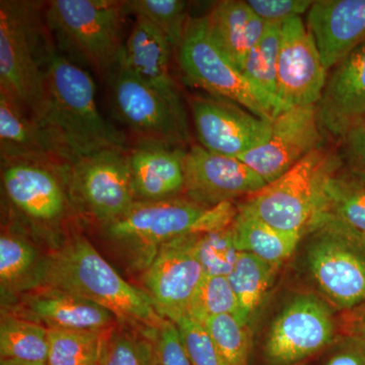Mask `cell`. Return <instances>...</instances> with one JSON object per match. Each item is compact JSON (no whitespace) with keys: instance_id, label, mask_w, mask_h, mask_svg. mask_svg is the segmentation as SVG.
<instances>
[{"instance_id":"obj_4","label":"cell","mask_w":365,"mask_h":365,"mask_svg":"<svg viewBox=\"0 0 365 365\" xmlns=\"http://www.w3.org/2000/svg\"><path fill=\"white\" fill-rule=\"evenodd\" d=\"M343 167L339 148L321 146L241 205L272 227L302 237L318 225L328 182Z\"/></svg>"},{"instance_id":"obj_3","label":"cell","mask_w":365,"mask_h":365,"mask_svg":"<svg viewBox=\"0 0 365 365\" xmlns=\"http://www.w3.org/2000/svg\"><path fill=\"white\" fill-rule=\"evenodd\" d=\"M237 213L232 202L205 207L177 197L137 201L126 215L104 225V232L115 244L128 249L136 265L144 269L163 245L182 235L230 227Z\"/></svg>"},{"instance_id":"obj_40","label":"cell","mask_w":365,"mask_h":365,"mask_svg":"<svg viewBox=\"0 0 365 365\" xmlns=\"http://www.w3.org/2000/svg\"><path fill=\"white\" fill-rule=\"evenodd\" d=\"M339 141L344 169L365 181V123L353 127Z\"/></svg>"},{"instance_id":"obj_41","label":"cell","mask_w":365,"mask_h":365,"mask_svg":"<svg viewBox=\"0 0 365 365\" xmlns=\"http://www.w3.org/2000/svg\"><path fill=\"white\" fill-rule=\"evenodd\" d=\"M339 328L345 337L359 341L365 347V304L343 312Z\"/></svg>"},{"instance_id":"obj_43","label":"cell","mask_w":365,"mask_h":365,"mask_svg":"<svg viewBox=\"0 0 365 365\" xmlns=\"http://www.w3.org/2000/svg\"><path fill=\"white\" fill-rule=\"evenodd\" d=\"M0 365H47V364H21V362L4 361V360H0Z\"/></svg>"},{"instance_id":"obj_8","label":"cell","mask_w":365,"mask_h":365,"mask_svg":"<svg viewBox=\"0 0 365 365\" xmlns=\"http://www.w3.org/2000/svg\"><path fill=\"white\" fill-rule=\"evenodd\" d=\"M311 232L307 266L322 294L342 312L365 304V235L332 218Z\"/></svg>"},{"instance_id":"obj_20","label":"cell","mask_w":365,"mask_h":365,"mask_svg":"<svg viewBox=\"0 0 365 365\" xmlns=\"http://www.w3.org/2000/svg\"><path fill=\"white\" fill-rule=\"evenodd\" d=\"M7 312L47 329L104 331L113 329L118 322L104 307L51 288H36L26 292L20 302Z\"/></svg>"},{"instance_id":"obj_15","label":"cell","mask_w":365,"mask_h":365,"mask_svg":"<svg viewBox=\"0 0 365 365\" xmlns=\"http://www.w3.org/2000/svg\"><path fill=\"white\" fill-rule=\"evenodd\" d=\"M316 105L280 113L267 141L239 157L265 181H275L324 144Z\"/></svg>"},{"instance_id":"obj_30","label":"cell","mask_w":365,"mask_h":365,"mask_svg":"<svg viewBox=\"0 0 365 365\" xmlns=\"http://www.w3.org/2000/svg\"><path fill=\"white\" fill-rule=\"evenodd\" d=\"M342 170L328 182L325 208L319 223L332 218L365 235V181Z\"/></svg>"},{"instance_id":"obj_1","label":"cell","mask_w":365,"mask_h":365,"mask_svg":"<svg viewBox=\"0 0 365 365\" xmlns=\"http://www.w3.org/2000/svg\"><path fill=\"white\" fill-rule=\"evenodd\" d=\"M43 98L31 117L53 157L63 165L107 150H127L126 137L102 116L90 72L54 46L44 56Z\"/></svg>"},{"instance_id":"obj_17","label":"cell","mask_w":365,"mask_h":365,"mask_svg":"<svg viewBox=\"0 0 365 365\" xmlns=\"http://www.w3.org/2000/svg\"><path fill=\"white\" fill-rule=\"evenodd\" d=\"M266 182L237 158L211 153L201 145L191 146L185 157V188L187 198L215 207L232 202L237 197L256 193Z\"/></svg>"},{"instance_id":"obj_29","label":"cell","mask_w":365,"mask_h":365,"mask_svg":"<svg viewBox=\"0 0 365 365\" xmlns=\"http://www.w3.org/2000/svg\"><path fill=\"white\" fill-rule=\"evenodd\" d=\"M42 259L30 242L20 235L2 232L0 237V288L2 300L26 292Z\"/></svg>"},{"instance_id":"obj_19","label":"cell","mask_w":365,"mask_h":365,"mask_svg":"<svg viewBox=\"0 0 365 365\" xmlns=\"http://www.w3.org/2000/svg\"><path fill=\"white\" fill-rule=\"evenodd\" d=\"M306 25L330 71L365 44V0H316Z\"/></svg>"},{"instance_id":"obj_25","label":"cell","mask_w":365,"mask_h":365,"mask_svg":"<svg viewBox=\"0 0 365 365\" xmlns=\"http://www.w3.org/2000/svg\"><path fill=\"white\" fill-rule=\"evenodd\" d=\"M232 232L235 247L240 252L278 266L294 254L302 239L299 235L272 227L242 205L237 207Z\"/></svg>"},{"instance_id":"obj_23","label":"cell","mask_w":365,"mask_h":365,"mask_svg":"<svg viewBox=\"0 0 365 365\" xmlns=\"http://www.w3.org/2000/svg\"><path fill=\"white\" fill-rule=\"evenodd\" d=\"M205 16L216 43L242 71L249 53L263 37L267 24L254 13L248 2L241 0L216 2Z\"/></svg>"},{"instance_id":"obj_16","label":"cell","mask_w":365,"mask_h":365,"mask_svg":"<svg viewBox=\"0 0 365 365\" xmlns=\"http://www.w3.org/2000/svg\"><path fill=\"white\" fill-rule=\"evenodd\" d=\"M66 165L56 163H2V187L14 207L34 222L51 225L66 212Z\"/></svg>"},{"instance_id":"obj_21","label":"cell","mask_w":365,"mask_h":365,"mask_svg":"<svg viewBox=\"0 0 365 365\" xmlns=\"http://www.w3.org/2000/svg\"><path fill=\"white\" fill-rule=\"evenodd\" d=\"M186 151L150 143H140L128 151L136 202L176 198L184 192Z\"/></svg>"},{"instance_id":"obj_13","label":"cell","mask_w":365,"mask_h":365,"mask_svg":"<svg viewBox=\"0 0 365 365\" xmlns=\"http://www.w3.org/2000/svg\"><path fill=\"white\" fill-rule=\"evenodd\" d=\"M336 323L330 307L314 294L292 299L274 319L265 343L272 365H292L330 344Z\"/></svg>"},{"instance_id":"obj_5","label":"cell","mask_w":365,"mask_h":365,"mask_svg":"<svg viewBox=\"0 0 365 365\" xmlns=\"http://www.w3.org/2000/svg\"><path fill=\"white\" fill-rule=\"evenodd\" d=\"M125 13V1L117 0H52L44 20L66 58L109 73L124 48Z\"/></svg>"},{"instance_id":"obj_37","label":"cell","mask_w":365,"mask_h":365,"mask_svg":"<svg viewBox=\"0 0 365 365\" xmlns=\"http://www.w3.org/2000/svg\"><path fill=\"white\" fill-rule=\"evenodd\" d=\"M192 365H225L202 324L189 317L176 322Z\"/></svg>"},{"instance_id":"obj_33","label":"cell","mask_w":365,"mask_h":365,"mask_svg":"<svg viewBox=\"0 0 365 365\" xmlns=\"http://www.w3.org/2000/svg\"><path fill=\"white\" fill-rule=\"evenodd\" d=\"M188 2L182 0H131L125 9L136 18L155 26L169 40L174 49L179 47L188 23Z\"/></svg>"},{"instance_id":"obj_35","label":"cell","mask_w":365,"mask_h":365,"mask_svg":"<svg viewBox=\"0 0 365 365\" xmlns=\"http://www.w3.org/2000/svg\"><path fill=\"white\" fill-rule=\"evenodd\" d=\"M227 314L240 318L237 297L227 276H205L186 317L203 324L209 318Z\"/></svg>"},{"instance_id":"obj_36","label":"cell","mask_w":365,"mask_h":365,"mask_svg":"<svg viewBox=\"0 0 365 365\" xmlns=\"http://www.w3.org/2000/svg\"><path fill=\"white\" fill-rule=\"evenodd\" d=\"M196 252L205 276L227 277L240 255L235 244L232 225L197 235Z\"/></svg>"},{"instance_id":"obj_31","label":"cell","mask_w":365,"mask_h":365,"mask_svg":"<svg viewBox=\"0 0 365 365\" xmlns=\"http://www.w3.org/2000/svg\"><path fill=\"white\" fill-rule=\"evenodd\" d=\"M281 28L278 24H267L265 33L249 53L242 71L257 88H259L275 105L281 113L277 98V66L281 40Z\"/></svg>"},{"instance_id":"obj_10","label":"cell","mask_w":365,"mask_h":365,"mask_svg":"<svg viewBox=\"0 0 365 365\" xmlns=\"http://www.w3.org/2000/svg\"><path fill=\"white\" fill-rule=\"evenodd\" d=\"M69 196L102 225L129 212L135 204L128 151L107 150L66 165Z\"/></svg>"},{"instance_id":"obj_7","label":"cell","mask_w":365,"mask_h":365,"mask_svg":"<svg viewBox=\"0 0 365 365\" xmlns=\"http://www.w3.org/2000/svg\"><path fill=\"white\" fill-rule=\"evenodd\" d=\"M178 50L185 81L208 95L227 98L256 116L273 122L275 105L235 66L211 35L207 19L189 18Z\"/></svg>"},{"instance_id":"obj_9","label":"cell","mask_w":365,"mask_h":365,"mask_svg":"<svg viewBox=\"0 0 365 365\" xmlns=\"http://www.w3.org/2000/svg\"><path fill=\"white\" fill-rule=\"evenodd\" d=\"M108 76L115 111L119 119L139 137L140 143L180 148L189 143L186 109L170 104L137 78L125 63L122 52Z\"/></svg>"},{"instance_id":"obj_42","label":"cell","mask_w":365,"mask_h":365,"mask_svg":"<svg viewBox=\"0 0 365 365\" xmlns=\"http://www.w3.org/2000/svg\"><path fill=\"white\" fill-rule=\"evenodd\" d=\"M339 350L326 365H365V347L359 341L345 337Z\"/></svg>"},{"instance_id":"obj_18","label":"cell","mask_w":365,"mask_h":365,"mask_svg":"<svg viewBox=\"0 0 365 365\" xmlns=\"http://www.w3.org/2000/svg\"><path fill=\"white\" fill-rule=\"evenodd\" d=\"M316 107L321 128L339 140L365 123V44L329 71Z\"/></svg>"},{"instance_id":"obj_11","label":"cell","mask_w":365,"mask_h":365,"mask_svg":"<svg viewBox=\"0 0 365 365\" xmlns=\"http://www.w3.org/2000/svg\"><path fill=\"white\" fill-rule=\"evenodd\" d=\"M187 235L163 245L143 269V284L163 319L176 323L186 316L205 277L197 257V235Z\"/></svg>"},{"instance_id":"obj_24","label":"cell","mask_w":365,"mask_h":365,"mask_svg":"<svg viewBox=\"0 0 365 365\" xmlns=\"http://www.w3.org/2000/svg\"><path fill=\"white\" fill-rule=\"evenodd\" d=\"M0 150L2 163H61L53 157L28 113L4 91H0Z\"/></svg>"},{"instance_id":"obj_34","label":"cell","mask_w":365,"mask_h":365,"mask_svg":"<svg viewBox=\"0 0 365 365\" xmlns=\"http://www.w3.org/2000/svg\"><path fill=\"white\" fill-rule=\"evenodd\" d=\"M100 365H158L155 338L140 330H113Z\"/></svg>"},{"instance_id":"obj_38","label":"cell","mask_w":365,"mask_h":365,"mask_svg":"<svg viewBox=\"0 0 365 365\" xmlns=\"http://www.w3.org/2000/svg\"><path fill=\"white\" fill-rule=\"evenodd\" d=\"M158 365H192L174 322L165 319L155 336Z\"/></svg>"},{"instance_id":"obj_39","label":"cell","mask_w":365,"mask_h":365,"mask_svg":"<svg viewBox=\"0 0 365 365\" xmlns=\"http://www.w3.org/2000/svg\"><path fill=\"white\" fill-rule=\"evenodd\" d=\"M249 6L266 24L283 25L295 16L307 14L312 0H248Z\"/></svg>"},{"instance_id":"obj_14","label":"cell","mask_w":365,"mask_h":365,"mask_svg":"<svg viewBox=\"0 0 365 365\" xmlns=\"http://www.w3.org/2000/svg\"><path fill=\"white\" fill-rule=\"evenodd\" d=\"M329 71L302 21L295 16L281 28L277 66V98L281 113L319 103Z\"/></svg>"},{"instance_id":"obj_2","label":"cell","mask_w":365,"mask_h":365,"mask_svg":"<svg viewBox=\"0 0 365 365\" xmlns=\"http://www.w3.org/2000/svg\"><path fill=\"white\" fill-rule=\"evenodd\" d=\"M51 288L76 295L111 312L118 323L155 338L163 317L145 290L121 277L86 237L74 235L41 260L25 292Z\"/></svg>"},{"instance_id":"obj_22","label":"cell","mask_w":365,"mask_h":365,"mask_svg":"<svg viewBox=\"0 0 365 365\" xmlns=\"http://www.w3.org/2000/svg\"><path fill=\"white\" fill-rule=\"evenodd\" d=\"M173 50L169 40L155 26L143 19L136 18L122 56L137 78L170 104L185 109L179 86L170 74Z\"/></svg>"},{"instance_id":"obj_27","label":"cell","mask_w":365,"mask_h":365,"mask_svg":"<svg viewBox=\"0 0 365 365\" xmlns=\"http://www.w3.org/2000/svg\"><path fill=\"white\" fill-rule=\"evenodd\" d=\"M279 268L254 255L240 252L227 279L237 297L240 318L247 324L265 302Z\"/></svg>"},{"instance_id":"obj_12","label":"cell","mask_w":365,"mask_h":365,"mask_svg":"<svg viewBox=\"0 0 365 365\" xmlns=\"http://www.w3.org/2000/svg\"><path fill=\"white\" fill-rule=\"evenodd\" d=\"M189 105L200 145L211 153L239 158L271 135L272 122L227 98L195 95Z\"/></svg>"},{"instance_id":"obj_26","label":"cell","mask_w":365,"mask_h":365,"mask_svg":"<svg viewBox=\"0 0 365 365\" xmlns=\"http://www.w3.org/2000/svg\"><path fill=\"white\" fill-rule=\"evenodd\" d=\"M48 329L35 322L2 311L0 319V360L47 364Z\"/></svg>"},{"instance_id":"obj_6","label":"cell","mask_w":365,"mask_h":365,"mask_svg":"<svg viewBox=\"0 0 365 365\" xmlns=\"http://www.w3.org/2000/svg\"><path fill=\"white\" fill-rule=\"evenodd\" d=\"M40 4L0 1V91L14 98L29 116L41 104L44 81L45 40Z\"/></svg>"},{"instance_id":"obj_32","label":"cell","mask_w":365,"mask_h":365,"mask_svg":"<svg viewBox=\"0 0 365 365\" xmlns=\"http://www.w3.org/2000/svg\"><path fill=\"white\" fill-rule=\"evenodd\" d=\"M225 365H249L252 337L249 324L235 314H220L202 324Z\"/></svg>"},{"instance_id":"obj_28","label":"cell","mask_w":365,"mask_h":365,"mask_svg":"<svg viewBox=\"0 0 365 365\" xmlns=\"http://www.w3.org/2000/svg\"><path fill=\"white\" fill-rule=\"evenodd\" d=\"M112 331L48 329L47 365H100Z\"/></svg>"}]
</instances>
